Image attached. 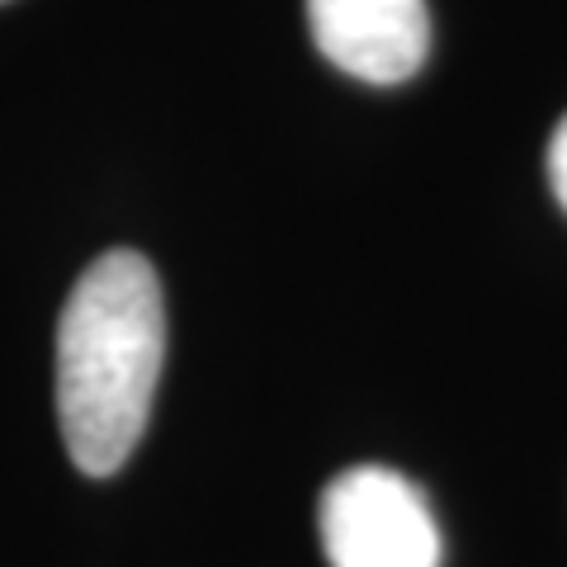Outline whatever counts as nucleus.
<instances>
[{"mask_svg":"<svg viewBox=\"0 0 567 567\" xmlns=\"http://www.w3.org/2000/svg\"><path fill=\"white\" fill-rule=\"evenodd\" d=\"M166 360V298L152 260L104 251L85 265L58 322V421L71 464L110 477L152 416Z\"/></svg>","mask_w":567,"mask_h":567,"instance_id":"f257e3e1","label":"nucleus"},{"mask_svg":"<svg viewBox=\"0 0 567 567\" xmlns=\"http://www.w3.org/2000/svg\"><path fill=\"white\" fill-rule=\"evenodd\" d=\"M322 544L331 567H440V529L421 487L379 464L331 477Z\"/></svg>","mask_w":567,"mask_h":567,"instance_id":"f03ea898","label":"nucleus"},{"mask_svg":"<svg viewBox=\"0 0 567 567\" xmlns=\"http://www.w3.org/2000/svg\"><path fill=\"white\" fill-rule=\"evenodd\" d=\"M317 52L369 85H402L425 66L431 14L425 0H308Z\"/></svg>","mask_w":567,"mask_h":567,"instance_id":"7ed1b4c3","label":"nucleus"},{"mask_svg":"<svg viewBox=\"0 0 567 567\" xmlns=\"http://www.w3.org/2000/svg\"><path fill=\"white\" fill-rule=\"evenodd\" d=\"M548 181H554L558 204L567 208V118L554 128V142H548Z\"/></svg>","mask_w":567,"mask_h":567,"instance_id":"20e7f679","label":"nucleus"},{"mask_svg":"<svg viewBox=\"0 0 567 567\" xmlns=\"http://www.w3.org/2000/svg\"><path fill=\"white\" fill-rule=\"evenodd\" d=\"M0 6H10V0H0Z\"/></svg>","mask_w":567,"mask_h":567,"instance_id":"39448f33","label":"nucleus"}]
</instances>
